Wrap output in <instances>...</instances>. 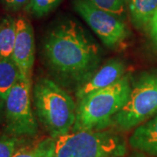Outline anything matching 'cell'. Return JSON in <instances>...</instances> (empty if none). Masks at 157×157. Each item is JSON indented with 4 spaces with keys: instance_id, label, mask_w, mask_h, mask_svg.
I'll return each mask as SVG.
<instances>
[{
    "instance_id": "cell-17",
    "label": "cell",
    "mask_w": 157,
    "mask_h": 157,
    "mask_svg": "<svg viewBox=\"0 0 157 157\" xmlns=\"http://www.w3.org/2000/svg\"><path fill=\"white\" fill-rule=\"evenodd\" d=\"M26 142V138L11 135L0 136V157H12L18 148Z\"/></svg>"
},
{
    "instance_id": "cell-15",
    "label": "cell",
    "mask_w": 157,
    "mask_h": 157,
    "mask_svg": "<svg viewBox=\"0 0 157 157\" xmlns=\"http://www.w3.org/2000/svg\"><path fill=\"white\" fill-rule=\"evenodd\" d=\"M101 10L111 12L119 17L126 19L127 0H84Z\"/></svg>"
},
{
    "instance_id": "cell-2",
    "label": "cell",
    "mask_w": 157,
    "mask_h": 157,
    "mask_svg": "<svg viewBox=\"0 0 157 157\" xmlns=\"http://www.w3.org/2000/svg\"><path fill=\"white\" fill-rule=\"evenodd\" d=\"M33 100L38 120L50 136L57 139L72 131L77 103L54 80L38 78L33 89Z\"/></svg>"
},
{
    "instance_id": "cell-20",
    "label": "cell",
    "mask_w": 157,
    "mask_h": 157,
    "mask_svg": "<svg viewBox=\"0 0 157 157\" xmlns=\"http://www.w3.org/2000/svg\"><path fill=\"white\" fill-rule=\"evenodd\" d=\"M128 157H155V156L149 155L145 154V153H143V152L135 151V152H134L132 155H130Z\"/></svg>"
},
{
    "instance_id": "cell-9",
    "label": "cell",
    "mask_w": 157,
    "mask_h": 157,
    "mask_svg": "<svg viewBox=\"0 0 157 157\" xmlns=\"http://www.w3.org/2000/svg\"><path fill=\"white\" fill-rule=\"evenodd\" d=\"M125 74L126 65L121 59H109L98 68L85 83L76 89L75 98L78 101L94 92L110 86L120 80Z\"/></svg>"
},
{
    "instance_id": "cell-4",
    "label": "cell",
    "mask_w": 157,
    "mask_h": 157,
    "mask_svg": "<svg viewBox=\"0 0 157 157\" xmlns=\"http://www.w3.org/2000/svg\"><path fill=\"white\" fill-rule=\"evenodd\" d=\"M54 157H125L127 141L112 130H81L55 139Z\"/></svg>"
},
{
    "instance_id": "cell-13",
    "label": "cell",
    "mask_w": 157,
    "mask_h": 157,
    "mask_svg": "<svg viewBox=\"0 0 157 157\" xmlns=\"http://www.w3.org/2000/svg\"><path fill=\"white\" fill-rule=\"evenodd\" d=\"M21 74L13 59H0V98L6 101L12 87L17 84Z\"/></svg>"
},
{
    "instance_id": "cell-1",
    "label": "cell",
    "mask_w": 157,
    "mask_h": 157,
    "mask_svg": "<svg viewBox=\"0 0 157 157\" xmlns=\"http://www.w3.org/2000/svg\"><path fill=\"white\" fill-rule=\"evenodd\" d=\"M42 44L46 66L65 86L77 89L101 67L100 45L73 19L54 24Z\"/></svg>"
},
{
    "instance_id": "cell-11",
    "label": "cell",
    "mask_w": 157,
    "mask_h": 157,
    "mask_svg": "<svg viewBox=\"0 0 157 157\" xmlns=\"http://www.w3.org/2000/svg\"><path fill=\"white\" fill-rule=\"evenodd\" d=\"M130 18L139 30H149L157 11V0H127Z\"/></svg>"
},
{
    "instance_id": "cell-8",
    "label": "cell",
    "mask_w": 157,
    "mask_h": 157,
    "mask_svg": "<svg viewBox=\"0 0 157 157\" xmlns=\"http://www.w3.org/2000/svg\"><path fill=\"white\" fill-rule=\"evenodd\" d=\"M16 28V39L11 58L19 69L21 78L32 83V75L35 60L33 28L28 19L24 17H17Z\"/></svg>"
},
{
    "instance_id": "cell-5",
    "label": "cell",
    "mask_w": 157,
    "mask_h": 157,
    "mask_svg": "<svg viewBox=\"0 0 157 157\" xmlns=\"http://www.w3.org/2000/svg\"><path fill=\"white\" fill-rule=\"evenodd\" d=\"M157 114V69L131 78V92L124 107L113 118L112 126L129 131Z\"/></svg>"
},
{
    "instance_id": "cell-16",
    "label": "cell",
    "mask_w": 157,
    "mask_h": 157,
    "mask_svg": "<svg viewBox=\"0 0 157 157\" xmlns=\"http://www.w3.org/2000/svg\"><path fill=\"white\" fill-rule=\"evenodd\" d=\"M62 0H29L26 11L36 17H42L53 11Z\"/></svg>"
},
{
    "instance_id": "cell-10",
    "label": "cell",
    "mask_w": 157,
    "mask_h": 157,
    "mask_svg": "<svg viewBox=\"0 0 157 157\" xmlns=\"http://www.w3.org/2000/svg\"><path fill=\"white\" fill-rule=\"evenodd\" d=\"M128 144L136 151L157 157V114L135 128Z\"/></svg>"
},
{
    "instance_id": "cell-14",
    "label": "cell",
    "mask_w": 157,
    "mask_h": 157,
    "mask_svg": "<svg viewBox=\"0 0 157 157\" xmlns=\"http://www.w3.org/2000/svg\"><path fill=\"white\" fill-rule=\"evenodd\" d=\"M16 21L17 18L11 16L0 19V59L12 56L17 33Z\"/></svg>"
},
{
    "instance_id": "cell-18",
    "label": "cell",
    "mask_w": 157,
    "mask_h": 157,
    "mask_svg": "<svg viewBox=\"0 0 157 157\" xmlns=\"http://www.w3.org/2000/svg\"><path fill=\"white\" fill-rule=\"evenodd\" d=\"M29 0H2V3L7 11H17L25 7Z\"/></svg>"
},
{
    "instance_id": "cell-3",
    "label": "cell",
    "mask_w": 157,
    "mask_h": 157,
    "mask_svg": "<svg viewBox=\"0 0 157 157\" xmlns=\"http://www.w3.org/2000/svg\"><path fill=\"white\" fill-rule=\"evenodd\" d=\"M131 78V74L126 73L116 83L77 101L76 120L71 132L103 130L111 127L113 118L128 101Z\"/></svg>"
},
{
    "instance_id": "cell-6",
    "label": "cell",
    "mask_w": 157,
    "mask_h": 157,
    "mask_svg": "<svg viewBox=\"0 0 157 157\" xmlns=\"http://www.w3.org/2000/svg\"><path fill=\"white\" fill-rule=\"evenodd\" d=\"M32 100V83L20 78L6 100L5 116L8 135L22 138H34L38 135L39 125L34 116Z\"/></svg>"
},
{
    "instance_id": "cell-21",
    "label": "cell",
    "mask_w": 157,
    "mask_h": 157,
    "mask_svg": "<svg viewBox=\"0 0 157 157\" xmlns=\"http://www.w3.org/2000/svg\"><path fill=\"white\" fill-rule=\"evenodd\" d=\"M5 104H6V101H3L0 98V120H1V117H2L3 112L5 111Z\"/></svg>"
},
{
    "instance_id": "cell-7",
    "label": "cell",
    "mask_w": 157,
    "mask_h": 157,
    "mask_svg": "<svg viewBox=\"0 0 157 157\" xmlns=\"http://www.w3.org/2000/svg\"><path fill=\"white\" fill-rule=\"evenodd\" d=\"M73 6L75 11L108 48L119 47L128 39L129 30L122 18L84 0H74Z\"/></svg>"
},
{
    "instance_id": "cell-12",
    "label": "cell",
    "mask_w": 157,
    "mask_h": 157,
    "mask_svg": "<svg viewBox=\"0 0 157 157\" xmlns=\"http://www.w3.org/2000/svg\"><path fill=\"white\" fill-rule=\"evenodd\" d=\"M55 139L52 136L41 138L21 146L12 157H54Z\"/></svg>"
},
{
    "instance_id": "cell-19",
    "label": "cell",
    "mask_w": 157,
    "mask_h": 157,
    "mask_svg": "<svg viewBox=\"0 0 157 157\" xmlns=\"http://www.w3.org/2000/svg\"><path fill=\"white\" fill-rule=\"evenodd\" d=\"M148 31H149L150 38H151L153 43L157 46V11L152 19Z\"/></svg>"
}]
</instances>
